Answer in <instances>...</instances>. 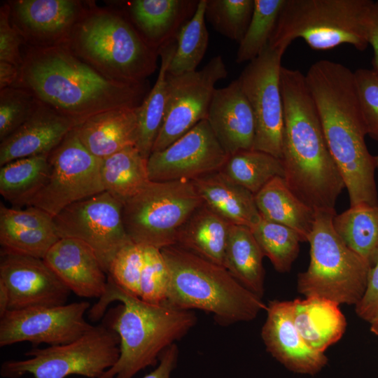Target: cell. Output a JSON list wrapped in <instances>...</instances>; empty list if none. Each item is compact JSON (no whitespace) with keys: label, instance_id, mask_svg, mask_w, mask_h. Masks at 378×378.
Wrapping results in <instances>:
<instances>
[{"label":"cell","instance_id":"obj_1","mask_svg":"<svg viewBox=\"0 0 378 378\" xmlns=\"http://www.w3.org/2000/svg\"><path fill=\"white\" fill-rule=\"evenodd\" d=\"M14 86L80 123L97 113L139 107L148 93L146 81L109 80L63 46H25Z\"/></svg>","mask_w":378,"mask_h":378},{"label":"cell","instance_id":"obj_2","mask_svg":"<svg viewBox=\"0 0 378 378\" xmlns=\"http://www.w3.org/2000/svg\"><path fill=\"white\" fill-rule=\"evenodd\" d=\"M305 79L350 206L378 205L377 168L365 141L368 132L354 71L340 63L321 59L312 64Z\"/></svg>","mask_w":378,"mask_h":378},{"label":"cell","instance_id":"obj_3","mask_svg":"<svg viewBox=\"0 0 378 378\" xmlns=\"http://www.w3.org/2000/svg\"><path fill=\"white\" fill-rule=\"evenodd\" d=\"M280 87L284 178L291 191L315 211H335L345 185L327 145L305 75L282 66Z\"/></svg>","mask_w":378,"mask_h":378},{"label":"cell","instance_id":"obj_4","mask_svg":"<svg viewBox=\"0 0 378 378\" xmlns=\"http://www.w3.org/2000/svg\"><path fill=\"white\" fill-rule=\"evenodd\" d=\"M115 301L122 304L108 312L106 325L119 337L120 355L99 378H132L146 367L155 365L162 353L197 322L190 310L144 302L125 291L108 276L104 293L89 309L90 318L99 320Z\"/></svg>","mask_w":378,"mask_h":378},{"label":"cell","instance_id":"obj_5","mask_svg":"<svg viewBox=\"0 0 378 378\" xmlns=\"http://www.w3.org/2000/svg\"><path fill=\"white\" fill-rule=\"evenodd\" d=\"M66 47L105 78L120 83L147 80L159 53L150 48L123 8L87 4Z\"/></svg>","mask_w":378,"mask_h":378},{"label":"cell","instance_id":"obj_6","mask_svg":"<svg viewBox=\"0 0 378 378\" xmlns=\"http://www.w3.org/2000/svg\"><path fill=\"white\" fill-rule=\"evenodd\" d=\"M170 272L164 304L200 309L220 325L250 321L267 309L262 298L241 284L225 267L176 244L161 249Z\"/></svg>","mask_w":378,"mask_h":378},{"label":"cell","instance_id":"obj_7","mask_svg":"<svg viewBox=\"0 0 378 378\" xmlns=\"http://www.w3.org/2000/svg\"><path fill=\"white\" fill-rule=\"evenodd\" d=\"M371 0H286L268 44L286 51L296 38L314 50L347 43L358 50L369 45Z\"/></svg>","mask_w":378,"mask_h":378},{"label":"cell","instance_id":"obj_8","mask_svg":"<svg viewBox=\"0 0 378 378\" xmlns=\"http://www.w3.org/2000/svg\"><path fill=\"white\" fill-rule=\"evenodd\" d=\"M336 211H316L307 241L310 262L298 276L297 288L304 297L324 298L339 304H358L368 284L370 265L350 249L335 232Z\"/></svg>","mask_w":378,"mask_h":378},{"label":"cell","instance_id":"obj_9","mask_svg":"<svg viewBox=\"0 0 378 378\" xmlns=\"http://www.w3.org/2000/svg\"><path fill=\"white\" fill-rule=\"evenodd\" d=\"M202 204L190 181H150L123 204L126 232L142 247L174 245L181 227Z\"/></svg>","mask_w":378,"mask_h":378},{"label":"cell","instance_id":"obj_10","mask_svg":"<svg viewBox=\"0 0 378 378\" xmlns=\"http://www.w3.org/2000/svg\"><path fill=\"white\" fill-rule=\"evenodd\" d=\"M118 334L106 324L94 327L70 343L34 347L23 360L4 361L0 374L4 378H66L80 375L99 378L118 360L120 355Z\"/></svg>","mask_w":378,"mask_h":378},{"label":"cell","instance_id":"obj_11","mask_svg":"<svg viewBox=\"0 0 378 378\" xmlns=\"http://www.w3.org/2000/svg\"><path fill=\"white\" fill-rule=\"evenodd\" d=\"M77 127L49 153L46 181L25 206L37 207L54 217L69 205L105 191L102 159L82 144Z\"/></svg>","mask_w":378,"mask_h":378},{"label":"cell","instance_id":"obj_12","mask_svg":"<svg viewBox=\"0 0 378 378\" xmlns=\"http://www.w3.org/2000/svg\"><path fill=\"white\" fill-rule=\"evenodd\" d=\"M285 51L269 44L249 62L238 80L255 118L253 149L281 158L284 108L280 87Z\"/></svg>","mask_w":378,"mask_h":378},{"label":"cell","instance_id":"obj_13","mask_svg":"<svg viewBox=\"0 0 378 378\" xmlns=\"http://www.w3.org/2000/svg\"><path fill=\"white\" fill-rule=\"evenodd\" d=\"M221 56L212 57L200 70L181 75L167 72V99L162 125L152 153L164 149L207 119L216 84L227 76Z\"/></svg>","mask_w":378,"mask_h":378},{"label":"cell","instance_id":"obj_14","mask_svg":"<svg viewBox=\"0 0 378 378\" xmlns=\"http://www.w3.org/2000/svg\"><path fill=\"white\" fill-rule=\"evenodd\" d=\"M123 203L107 191L71 204L53 217L60 238L79 239L97 254L107 274L115 253L132 240L122 217Z\"/></svg>","mask_w":378,"mask_h":378},{"label":"cell","instance_id":"obj_15","mask_svg":"<svg viewBox=\"0 0 378 378\" xmlns=\"http://www.w3.org/2000/svg\"><path fill=\"white\" fill-rule=\"evenodd\" d=\"M88 302L55 307L9 310L0 318V346L28 342L37 346L64 344L83 336L94 326L85 318Z\"/></svg>","mask_w":378,"mask_h":378},{"label":"cell","instance_id":"obj_16","mask_svg":"<svg viewBox=\"0 0 378 378\" xmlns=\"http://www.w3.org/2000/svg\"><path fill=\"white\" fill-rule=\"evenodd\" d=\"M208 120L199 122L163 150L148 158L150 181H193L222 169L229 158Z\"/></svg>","mask_w":378,"mask_h":378},{"label":"cell","instance_id":"obj_17","mask_svg":"<svg viewBox=\"0 0 378 378\" xmlns=\"http://www.w3.org/2000/svg\"><path fill=\"white\" fill-rule=\"evenodd\" d=\"M0 281L8 290L9 310L64 305L71 292L43 259L2 249Z\"/></svg>","mask_w":378,"mask_h":378},{"label":"cell","instance_id":"obj_18","mask_svg":"<svg viewBox=\"0 0 378 378\" xmlns=\"http://www.w3.org/2000/svg\"><path fill=\"white\" fill-rule=\"evenodd\" d=\"M88 1L15 0L8 1L13 26L25 46H64Z\"/></svg>","mask_w":378,"mask_h":378},{"label":"cell","instance_id":"obj_19","mask_svg":"<svg viewBox=\"0 0 378 378\" xmlns=\"http://www.w3.org/2000/svg\"><path fill=\"white\" fill-rule=\"evenodd\" d=\"M261 337L267 351L288 370L315 375L328 363L325 353L312 349L303 339L293 320L291 301H270Z\"/></svg>","mask_w":378,"mask_h":378},{"label":"cell","instance_id":"obj_20","mask_svg":"<svg viewBox=\"0 0 378 378\" xmlns=\"http://www.w3.org/2000/svg\"><path fill=\"white\" fill-rule=\"evenodd\" d=\"M69 289L79 297L100 298L108 277L93 249L74 238H60L43 258Z\"/></svg>","mask_w":378,"mask_h":378},{"label":"cell","instance_id":"obj_21","mask_svg":"<svg viewBox=\"0 0 378 378\" xmlns=\"http://www.w3.org/2000/svg\"><path fill=\"white\" fill-rule=\"evenodd\" d=\"M80 124L40 102L31 116L1 141L0 165L20 158L49 154Z\"/></svg>","mask_w":378,"mask_h":378},{"label":"cell","instance_id":"obj_22","mask_svg":"<svg viewBox=\"0 0 378 378\" xmlns=\"http://www.w3.org/2000/svg\"><path fill=\"white\" fill-rule=\"evenodd\" d=\"M206 120L229 156L253 149L254 115L238 78L216 89Z\"/></svg>","mask_w":378,"mask_h":378},{"label":"cell","instance_id":"obj_23","mask_svg":"<svg viewBox=\"0 0 378 378\" xmlns=\"http://www.w3.org/2000/svg\"><path fill=\"white\" fill-rule=\"evenodd\" d=\"M123 8L148 45L159 50L195 13L197 0H133ZM159 53V52H158Z\"/></svg>","mask_w":378,"mask_h":378},{"label":"cell","instance_id":"obj_24","mask_svg":"<svg viewBox=\"0 0 378 378\" xmlns=\"http://www.w3.org/2000/svg\"><path fill=\"white\" fill-rule=\"evenodd\" d=\"M137 108H115L88 118L77 127L82 144L99 159L136 146Z\"/></svg>","mask_w":378,"mask_h":378},{"label":"cell","instance_id":"obj_25","mask_svg":"<svg viewBox=\"0 0 378 378\" xmlns=\"http://www.w3.org/2000/svg\"><path fill=\"white\" fill-rule=\"evenodd\" d=\"M192 182L203 202L229 223L252 229L260 222L254 195L220 170Z\"/></svg>","mask_w":378,"mask_h":378},{"label":"cell","instance_id":"obj_26","mask_svg":"<svg viewBox=\"0 0 378 378\" xmlns=\"http://www.w3.org/2000/svg\"><path fill=\"white\" fill-rule=\"evenodd\" d=\"M293 303L295 326L312 349L325 353L342 337L347 322L339 304L320 297L295 299Z\"/></svg>","mask_w":378,"mask_h":378},{"label":"cell","instance_id":"obj_27","mask_svg":"<svg viewBox=\"0 0 378 378\" xmlns=\"http://www.w3.org/2000/svg\"><path fill=\"white\" fill-rule=\"evenodd\" d=\"M260 216L296 231L307 241L315 220L316 211L301 201L284 178L272 179L254 195Z\"/></svg>","mask_w":378,"mask_h":378},{"label":"cell","instance_id":"obj_28","mask_svg":"<svg viewBox=\"0 0 378 378\" xmlns=\"http://www.w3.org/2000/svg\"><path fill=\"white\" fill-rule=\"evenodd\" d=\"M230 225L203 202L180 229L176 244L224 267Z\"/></svg>","mask_w":378,"mask_h":378},{"label":"cell","instance_id":"obj_29","mask_svg":"<svg viewBox=\"0 0 378 378\" xmlns=\"http://www.w3.org/2000/svg\"><path fill=\"white\" fill-rule=\"evenodd\" d=\"M264 257L249 227L230 225L224 267L245 288L261 298L265 291Z\"/></svg>","mask_w":378,"mask_h":378},{"label":"cell","instance_id":"obj_30","mask_svg":"<svg viewBox=\"0 0 378 378\" xmlns=\"http://www.w3.org/2000/svg\"><path fill=\"white\" fill-rule=\"evenodd\" d=\"M100 173L105 191L123 204L150 181L148 159L135 146L127 147L102 159Z\"/></svg>","mask_w":378,"mask_h":378},{"label":"cell","instance_id":"obj_31","mask_svg":"<svg viewBox=\"0 0 378 378\" xmlns=\"http://www.w3.org/2000/svg\"><path fill=\"white\" fill-rule=\"evenodd\" d=\"M332 225L344 243L372 268L378 260V205L350 206L333 217Z\"/></svg>","mask_w":378,"mask_h":378},{"label":"cell","instance_id":"obj_32","mask_svg":"<svg viewBox=\"0 0 378 378\" xmlns=\"http://www.w3.org/2000/svg\"><path fill=\"white\" fill-rule=\"evenodd\" d=\"M176 50L175 38L159 50L160 67L153 87L137 108L138 139L136 147L148 159L163 122L167 99V72Z\"/></svg>","mask_w":378,"mask_h":378},{"label":"cell","instance_id":"obj_33","mask_svg":"<svg viewBox=\"0 0 378 378\" xmlns=\"http://www.w3.org/2000/svg\"><path fill=\"white\" fill-rule=\"evenodd\" d=\"M48 155L17 159L0 169V193L14 205H25L43 185L49 171Z\"/></svg>","mask_w":378,"mask_h":378},{"label":"cell","instance_id":"obj_34","mask_svg":"<svg viewBox=\"0 0 378 378\" xmlns=\"http://www.w3.org/2000/svg\"><path fill=\"white\" fill-rule=\"evenodd\" d=\"M220 171L253 195L275 177L284 178L280 158L254 149L241 150L230 155Z\"/></svg>","mask_w":378,"mask_h":378},{"label":"cell","instance_id":"obj_35","mask_svg":"<svg viewBox=\"0 0 378 378\" xmlns=\"http://www.w3.org/2000/svg\"><path fill=\"white\" fill-rule=\"evenodd\" d=\"M206 0H200L194 15L179 29L175 36L176 50L167 73L181 75L196 71L209 43L205 24Z\"/></svg>","mask_w":378,"mask_h":378},{"label":"cell","instance_id":"obj_36","mask_svg":"<svg viewBox=\"0 0 378 378\" xmlns=\"http://www.w3.org/2000/svg\"><path fill=\"white\" fill-rule=\"evenodd\" d=\"M253 234L264 256L267 257L274 269L279 272L290 270L302 242L294 230L261 217L252 229Z\"/></svg>","mask_w":378,"mask_h":378},{"label":"cell","instance_id":"obj_37","mask_svg":"<svg viewBox=\"0 0 378 378\" xmlns=\"http://www.w3.org/2000/svg\"><path fill=\"white\" fill-rule=\"evenodd\" d=\"M286 0H254L251 20L239 43L236 62H251L267 46Z\"/></svg>","mask_w":378,"mask_h":378},{"label":"cell","instance_id":"obj_38","mask_svg":"<svg viewBox=\"0 0 378 378\" xmlns=\"http://www.w3.org/2000/svg\"><path fill=\"white\" fill-rule=\"evenodd\" d=\"M254 0H206L205 18L216 31L239 43L244 36Z\"/></svg>","mask_w":378,"mask_h":378},{"label":"cell","instance_id":"obj_39","mask_svg":"<svg viewBox=\"0 0 378 378\" xmlns=\"http://www.w3.org/2000/svg\"><path fill=\"white\" fill-rule=\"evenodd\" d=\"M60 239L55 228L35 229L0 225L1 249L43 259Z\"/></svg>","mask_w":378,"mask_h":378},{"label":"cell","instance_id":"obj_40","mask_svg":"<svg viewBox=\"0 0 378 378\" xmlns=\"http://www.w3.org/2000/svg\"><path fill=\"white\" fill-rule=\"evenodd\" d=\"M40 101L28 90L10 86L0 90V140L13 134L34 113Z\"/></svg>","mask_w":378,"mask_h":378},{"label":"cell","instance_id":"obj_41","mask_svg":"<svg viewBox=\"0 0 378 378\" xmlns=\"http://www.w3.org/2000/svg\"><path fill=\"white\" fill-rule=\"evenodd\" d=\"M170 284V272L161 249L144 247V264L140 281V298L148 303L165 301Z\"/></svg>","mask_w":378,"mask_h":378},{"label":"cell","instance_id":"obj_42","mask_svg":"<svg viewBox=\"0 0 378 378\" xmlns=\"http://www.w3.org/2000/svg\"><path fill=\"white\" fill-rule=\"evenodd\" d=\"M144 247L132 241L123 246L111 260L107 274L127 293L140 298Z\"/></svg>","mask_w":378,"mask_h":378},{"label":"cell","instance_id":"obj_43","mask_svg":"<svg viewBox=\"0 0 378 378\" xmlns=\"http://www.w3.org/2000/svg\"><path fill=\"white\" fill-rule=\"evenodd\" d=\"M354 75L368 135L378 141V71L360 68Z\"/></svg>","mask_w":378,"mask_h":378},{"label":"cell","instance_id":"obj_44","mask_svg":"<svg viewBox=\"0 0 378 378\" xmlns=\"http://www.w3.org/2000/svg\"><path fill=\"white\" fill-rule=\"evenodd\" d=\"M0 225L35 229L55 228L53 217L34 206L25 209L9 208L1 203Z\"/></svg>","mask_w":378,"mask_h":378},{"label":"cell","instance_id":"obj_45","mask_svg":"<svg viewBox=\"0 0 378 378\" xmlns=\"http://www.w3.org/2000/svg\"><path fill=\"white\" fill-rule=\"evenodd\" d=\"M24 41L13 26L10 18V6L4 4L0 8V61L20 67L23 62L20 50Z\"/></svg>","mask_w":378,"mask_h":378},{"label":"cell","instance_id":"obj_46","mask_svg":"<svg viewBox=\"0 0 378 378\" xmlns=\"http://www.w3.org/2000/svg\"><path fill=\"white\" fill-rule=\"evenodd\" d=\"M355 307L356 314L368 322L378 309V260L370 270L365 292Z\"/></svg>","mask_w":378,"mask_h":378},{"label":"cell","instance_id":"obj_47","mask_svg":"<svg viewBox=\"0 0 378 378\" xmlns=\"http://www.w3.org/2000/svg\"><path fill=\"white\" fill-rule=\"evenodd\" d=\"M178 355V347L173 344L162 353L158 367L142 378H170L171 372L176 365Z\"/></svg>","mask_w":378,"mask_h":378},{"label":"cell","instance_id":"obj_48","mask_svg":"<svg viewBox=\"0 0 378 378\" xmlns=\"http://www.w3.org/2000/svg\"><path fill=\"white\" fill-rule=\"evenodd\" d=\"M368 41L374 51L372 59L373 69L378 71V1L373 3L370 13Z\"/></svg>","mask_w":378,"mask_h":378},{"label":"cell","instance_id":"obj_49","mask_svg":"<svg viewBox=\"0 0 378 378\" xmlns=\"http://www.w3.org/2000/svg\"><path fill=\"white\" fill-rule=\"evenodd\" d=\"M20 67L0 61V90L13 86L17 81Z\"/></svg>","mask_w":378,"mask_h":378},{"label":"cell","instance_id":"obj_50","mask_svg":"<svg viewBox=\"0 0 378 378\" xmlns=\"http://www.w3.org/2000/svg\"><path fill=\"white\" fill-rule=\"evenodd\" d=\"M9 293L6 285L0 281V318L9 310Z\"/></svg>","mask_w":378,"mask_h":378},{"label":"cell","instance_id":"obj_51","mask_svg":"<svg viewBox=\"0 0 378 378\" xmlns=\"http://www.w3.org/2000/svg\"><path fill=\"white\" fill-rule=\"evenodd\" d=\"M369 323L370 324V331L373 334L378 335V309Z\"/></svg>","mask_w":378,"mask_h":378},{"label":"cell","instance_id":"obj_52","mask_svg":"<svg viewBox=\"0 0 378 378\" xmlns=\"http://www.w3.org/2000/svg\"><path fill=\"white\" fill-rule=\"evenodd\" d=\"M374 158L376 168H378V155L376 156H374Z\"/></svg>","mask_w":378,"mask_h":378}]
</instances>
